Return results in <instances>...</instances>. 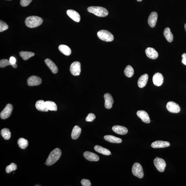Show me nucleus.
<instances>
[{"mask_svg": "<svg viewBox=\"0 0 186 186\" xmlns=\"http://www.w3.org/2000/svg\"><path fill=\"white\" fill-rule=\"evenodd\" d=\"M62 155V151L59 148H56L52 151L46 161V165L51 166L55 164L60 159Z\"/></svg>", "mask_w": 186, "mask_h": 186, "instance_id": "nucleus-1", "label": "nucleus"}, {"mask_svg": "<svg viewBox=\"0 0 186 186\" xmlns=\"http://www.w3.org/2000/svg\"><path fill=\"white\" fill-rule=\"evenodd\" d=\"M43 22L42 19L37 16H31L28 17L25 21L26 25L30 28H34L38 27Z\"/></svg>", "mask_w": 186, "mask_h": 186, "instance_id": "nucleus-2", "label": "nucleus"}, {"mask_svg": "<svg viewBox=\"0 0 186 186\" xmlns=\"http://www.w3.org/2000/svg\"><path fill=\"white\" fill-rule=\"evenodd\" d=\"M87 10L89 12L99 17H105L109 14L106 9L99 6H91L88 8Z\"/></svg>", "mask_w": 186, "mask_h": 186, "instance_id": "nucleus-3", "label": "nucleus"}, {"mask_svg": "<svg viewBox=\"0 0 186 186\" xmlns=\"http://www.w3.org/2000/svg\"><path fill=\"white\" fill-rule=\"evenodd\" d=\"M98 38L106 42H111L114 40V36L111 32L107 30H102L97 33Z\"/></svg>", "mask_w": 186, "mask_h": 186, "instance_id": "nucleus-4", "label": "nucleus"}, {"mask_svg": "<svg viewBox=\"0 0 186 186\" xmlns=\"http://www.w3.org/2000/svg\"><path fill=\"white\" fill-rule=\"evenodd\" d=\"M132 173L136 177L142 179L144 176V172L142 166L138 163H134L132 168Z\"/></svg>", "mask_w": 186, "mask_h": 186, "instance_id": "nucleus-5", "label": "nucleus"}, {"mask_svg": "<svg viewBox=\"0 0 186 186\" xmlns=\"http://www.w3.org/2000/svg\"><path fill=\"white\" fill-rule=\"evenodd\" d=\"M154 164L157 169L160 172L164 171L166 166L165 161L163 159L157 157L154 160Z\"/></svg>", "mask_w": 186, "mask_h": 186, "instance_id": "nucleus-6", "label": "nucleus"}, {"mask_svg": "<svg viewBox=\"0 0 186 186\" xmlns=\"http://www.w3.org/2000/svg\"><path fill=\"white\" fill-rule=\"evenodd\" d=\"M70 71L73 75L78 76L81 72V64L78 62H75L71 64Z\"/></svg>", "mask_w": 186, "mask_h": 186, "instance_id": "nucleus-7", "label": "nucleus"}, {"mask_svg": "<svg viewBox=\"0 0 186 186\" xmlns=\"http://www.w3.org/2000/svg\"><path fill=\"white\" fill-rule=\"evenodd\" d=\"M166 108L171 113H178L180 111L179 106L173 101L168 102L166 105Z\"/></svg>", "mask_w": 186, "mask_h": 186, "instance_id": "nucleus-8", "label": "nucleus"}, {"mask_svg": "<svg viewBox=\"0 0 186 186\" xmlns=\"http://www.w3.org/2000/svg\"><path fill=\"white\" fill-rule=\"evenodd\" d=\"M12 106L10 104H8L5 108L0 114V116L2 119H6L10 116L12 111Z\"/></svg>", "mask_w": 186, "mask_h": 186, "instance_id": "nucleus-9", "label": "nucleus"}, {"mask_svg": "<svg viewBox=\"0 0 186 186\" xmlns=\"http://www.w3.org/2000/svg\"><path fill=\"white\" fill-rule=\"evenodd\" d=\"M27 84L29 86H37L42 83V79L38 77L33 75L27 79Z\"/></svg>", "mask_w": 186, "mask_h": 186, "instance_id": "nucleus-10", "label": "nucleus"}, {"mask_svg": "<svg viewBox=\"0 0 186 186\" xmlns=\"http://www.w3.org/2000/svg\"><path fill=\"white\" fill-rule=\"evenodd\" d=\"M153 84L156 86H159L163 84V77L161 73L157 72L153 75L152 79Z\"/></svg>", "mask_w": 186, "mask_h": 186, "instance_id": "nucleus-11", "label": "nucleus"}, {"mask_svg": "<svg viewBox=\"0 0 186 186\" xmlns=\"http://www.w3.org/2000/svg\"><path fill=\"white\" fill-rule=\"evenodd\" d=\"M105 100V107L106 108L109 109L111 108L112 105L114 103V99L111 94L109 93H106L104 96Z\"/></svg>", "mask_w": 186, "mask_h": 186, "instance_id": "nucleus-12", "label": "nucleus"}, {"mask_svg": "<svg viewBox=\"0 0 186 186\" xmlns=\"http://www.w3.org/2000/svg\"><path fill=\"white\" fill-rule=\"evenodd\" d=\"M137 116L141 119L143 122L149 124L150 122V117L148 114L144 110H139L137 113Z\"/></svg>", "mask_w": 186, "mask_h": 186, "instance_id": "nucleus-13", "label": "nucleus"}, {"mask_svg": "<svg viewBox=\"0 0 186 186\" xmlns=\"http://www.w3.org/2000/svg\"><path fill=\"white\" fill-rule=\"evenodd\" d=\"M67 14L68 16L75 22L78 23L81 21V16L78 13L73 10H67Z\"/></svg>", "mask_w": 186, "mask_h": 186, "instance_id": "nucleus-14", "label": "nucleus"}, {"mask_svg": "<svg viewBox=\"0 0 186 186\" xmlns=\"http://www.w3.org/2000/svg\"><path fill=\"white\" fill-rule=\"evenodd\" d=\"M158 15L157 13L152 12L149 17L148 19V24L151 27H154L157 21Z\"/></svg>", "mask_w": 186, "mask_h": 186, "instance_id": "nucleus-15", "label": "nucleus"}, {"mask_svg": "<svg viewBox=\"0 0 186 186\" xmlns=\"http://www.w3.org/2000/svg\"><path fill=\"white\" fill-rule=\"evenodd\" d=\"M145 53L147 56L151 59H155L158 57V53L152 48L148 47L147 48Z\"/></svg>", "mask_w": 186, "mask_h": 186, "instance_id": "nucleus-16", "label": "nucleus"}, {"mask_svg": "<svg viewBox=\"0 0 186 186\" xmlns=\"http://www.w3.org/2000/svg\"><path fill=\"white\" fill-rule=\"evenodd\" d=\"M170 146L169 142L163 141H157L152 143L151 146L154 148H160L167 147Z\"/></svg>", "mask_w": 186, "mask_h": 186, "instance_id": "nucleus-17", "label": "nucleus"}, {"mask_svg": "<svg viewBox=\"0 0 186 186\" xmlns=\"http://www.w3.org/2000/svg\"><path fill=\"white\" fill-rule=\"evenodd\" d=\"M83 156L88 160L90 161H98L99 157L98 155L94 153L86 151L83 153Z\"/></svg>", "mask_w": 186, "mask_h": 186, "instance_id": "nucleus-18", "label": "nucleus"}, {"mask_svg": "<svg viewBox=\"0 0 186 186\" xmlns=\"http://www.w3.org/2000/svg\"><path fill=\"white\" fill-rule=\"evenodd\" d=\"M112 130L114 133L122 135H126L128 132V130L126 127L120 125H115L113 126L112 127Z\"/></svg>", "mask_w": 186, "mask_h": 186, "instance_id": "nucleus-19", "label": "nucleus"}, {"mask_svg": "<svg viewBox=\"0 0 186 186\" xmlns=\"http://www.w3.org/2000/svg\"><path fill=\"white\" fill-rule=\"evenodd\" d=\"M148 79V75L146 73L140 76L138 81V85L139 87L140 88L144 87L147 83Z\"/></svg>", "mask_w": 186, "mask_h": 186, "instance_id": "nucleus-20", "label": "nucleus"}, {"mask_svg": "<svg viewBox=\"0 0 186 186\" xmlns=\"http://www.w3.org/2000/svg\"><path fill=\"white\" fill-rule=\"evenodd\" d=\"M45 62L47 66L50 69L52 72L54 74L58 72V69L57 67L52 60L48 59V58H47L45 59Z\"/></svg>", "mask_w": 186, "mask_h": 186, "instance_id": "nucleus-21", "label": "nucleus"}, {"mask_svg": "<svg viewBox=\"0 0 186 186\" xmlns=\"http://www.w3.org/2000/svg\"><path fill=\"white\" fill-rule=\"evenodd\" d=\"M36 107L38 111L42 112H48L49 110L46 107L45 102L43 100H40L36 103Z\"/></svg>", "mask_w": 186, "mask_h": 186, "instance_id": "nucleus-22", "label": "nucleus"}, {"mask_svg": "<svg viewBox=\"0 0 186 186\" xmlns=\"http://www.w3.org/2000/svg\"><path fill=\"white\" fill-rule=\"evenodd\" d=\"M104 138L107 141L112 143L119 144L122 142V140L120 138L111 135H105Z\"/></svg>", "mask_w": 186, "mask_h": 186, "instance_id": "nucleus-23", "label": "nucleus"}, {"mask_svg": "<svg viewBox=\"0 0 186 186\" xmlns=\"http://www.w3.org/2000/svg\"><path fill=\"white\" fill-rule=\"evenodd\" d=\"M81 129L78 125H75L71 133V138L73 140H76L78 138L81 133Z\"/></svg>", "mask_w": 186, "mask_h": 186, "instance_id": "nucleus-24", "label": "nucleus"}, {"mask_svg": "<svg viewBox=\"0 0 186 186\" xmlns=\"http://www.w3.org/2000/svg\"><path fill=\"white\" fill-rule=\"evenodd\" d=\"M163 34L164 37L168 42H172L174 39V36L171 31L170 28L168 27L165 28L164 30Z\"/></svg>", "mask_w": 186, "mask_h": 186, "instance_id": "nucleus-25", "label": "nucleus"}, {"mask_svg": "<svg viewBox=\"0 0 186 186\" xmlns=\"http://www.w3.org/2000/svg\"><path fill=\"white\" fill-rule=\"evenodd\" d=\"M94 149L97 152L103 155H109L111 154V152L109 150L100 146H94Z\"/></svg>", "mask_w": 186, "mask_h": 186, "instance_id": "nucleus-26", "label": "nucleus"}, {"mask_svg": "<svg viewBox=\"0 0 186 186\" xmlns=\"http://www.w3.org/2000/svg\"><path fill=\"white\" fill-rule=\"evenodd\" d=\"M59 49L65 55L68 56L71 55V51L70 48L66 45H60L59 46Z\"/></svg>", "mask_w": 186, "mask_h": 186, "instance_id": "nucleus-27", "label": "nucleus"}, {"mask_svg": "<svg viewBox=\"0 0 186 186\" xmlns=\"http://www.w3.org/2000/svg\"><path fill=\"white\" fill-rule=\"evenodd\" d=\"M19 55L23 60H27L33 57L34 53L31 52L21 51L19 53Z\"/></svg>", "mask_w": 186, "mask_h": 186, "instance_id": "nucleus-28", "label": "nucleus"}, {"mask_svg": "<svg viewBox=\"0 0 186 186\" xmlns=\"http://www.w3.org/2000/svg\"><path fill=\"white\" fill-rule=\"evenodd\" d=\"M48 109L51 111H56L57 110V105L53 102L48 101L45 102Z\"/></svg>", "mask_w": 186, "mask_h": 186, "instance_id": "nucleus-29", "label": "nucleus"}, {"mask_svg": "<svg viewBox=\"0 0 186 186\" xmlns=\"http://www.w3.org/2000/svg\"><path fill=\"white\" fill-rule=\"evenodd\" d=\"M9 65L12 66L13 67L16 68L17 67V65L16 64H12L11 63L10 60L6 59H1L0 61V67L1 68H3Z\"/></svg>", "mask_w": 186, "mask_h": 186, "instance_id": "nucleus-30", "label": "nucleus"}, {"mask_svg": "<svg viewBox=\"0 0 186 186\" xmlns=\"http://www.w3.org/2000/svg\"><path fill=\"white\" fill-rule=\"evenodd\" d=\"M134 73L133 69L130 65H128L125 68L124 71V74L126 77L130 78L133 76Z\"/></svg>", "mask_w": 186, "mask_h": 186, "instance_id": "nucleus-31", "label": "nucleus"}, {"mask_svg": "<svg viewBox=\"0 0 186 186\" xmlns=\"http://www.w3.org/2000/svg\"><path fill=\"white\" fill-rule=\"evenodd\" d=\"M18 144L19 147L24 149L27 147L29 145V142L27 140L23 138H20L18 140Z\"/></svg>", "mask_w": 186, "mask_h": 186, "instance_id": "nucleus-32", "label": "nucleus"}, {"mask_svg": "<svg viewBox=\"0 0 186 186\" xmlns=\"http://www.w3.org/2000/svg\"><path fill=\"white\" fill-rule=\"evenodd\" d=\"M1 135L2 137L6 140H8L11 137V133L8 129L4 128L1 131Z\"/></svg>", "mask_w": 186, "mask_h": 186, "instance_id": "nucleus-33", "label": "nucleus"}, {"mask_svg": "<svg viewBox=\"0 0 186 186\" xmlns=\"http://www.w3.org/2000/svg\"><path fill=\"white\" fill-rule=\"evenodd\" d=\"M17 168V166L16 164L12 163L6 167V171L7 174H9V173L12 172V171L16 170Z\"/></svg>", "mask_w": 186, "mask_h": 186, "instance_id": "nucleus-34", "label": "nucleus"}, {"mask_svg": "<svg viewBox=\"0 0 186 186\" xmlns=\"http://www.w3.org/2000/svg\"><path fill=\"white\" fill-rule=\"evenodd\" d=\"M8 26L3 21H0V32H1L8 29Z\"/></svg>", "mask_w": 186, "mask_h": 186, "instance_id": "nucleus-35", "label": "nucleus"}, {"mask_svg": "<svg viewBox=\"0 0 186 186\" xmlns=\"http://www.w3.org/2000/svg\"><path fill=\"white\" fill-rule=\"evenodd\" d=\"M96 118V116L94 114L90 113L88 114L86 118V121L87 122H92Z\"/></svg>", "mask_w": 186, "mask_h": 186, "instance_id": "nucleus-36", "label": "nucleus"}, {"mask_svg": "<svg viewBox=\"0 0 186 186\" xmlns=\"http://www.w3.org/2000/svg\"><path fill=\"white\" fill-rule=\"evenodd\" d=\"M32 0H21L20 4L23 7H26L29 5Z\"/></svg>", "mask_w": 186, "mask_h": 186, "instance_id": "nucleus-37", "label": "nucleus"}, {"mask_svg": "<svg viewBox=\"0 0 186 186\" xmlns=\"http://www.w3.org/2000/svg\"><path fill=\"white\" fill-rule=\"evenodd\" d=\"M81 184L83 186H91V183L88 179H83L81 181Z\"/></svg>", "mask_w": 186, "mask_h": 186, "instance_id": "nucleus-38", "label": "nucleus"}, {"mask_svg": "<svg viewBox=\"0 0 186 186\" xmlns=\"http://www.w3.org/2000/svg\"><path fill=\"white\" fill-rule=\"evenodd\" d=\"M10 61L11 63L12 64H16V58L14 57H10Z\"/></svg>", "mask_w": 186, "mask_h": 186, "instance_id": "nucleus-39", "label": "nucleus"}, {"mask_svg": "<svg viewBox=\"0 0 186 186\" xmlns=\"http://www.w3.org/2000/svg\"><path fill=\"white\" fill-rule=\"evenodd\" d=\"M182 62L184 64L186 65V57L182 58Z\"/></svg>", "mask_w": 186, "mask_h": 186, "instance_id": "nucleus-40", "label": "nucleus"}, {"mask_svg": "<svg viewBox=\"0 0 186 186\" xmlns=\"http://www.w3.org/2000/svg\"><path fill=\"white\" fill-rule=\"evenodd\" d=\"M182 58L186 57V53H183V54L182 55Z\"/></svg>", "mask_w": 186, "mask_h": 186, "instance_id": "nucleus-41", "label": "nucleus"}, {"mask_svg": "<svg viewBox=\"0 0 186 186\" xmlns=\"http://www.w3.org/2000/svg\"><path fill=\"white\" fill-rule=\"evenodd\" d=\"M185 28L186 32V23L185 25Z\"/></svg>", "mask_w": 186, "mask_h": 186, "instance_id": "nucleus-42", "label": "nucleus"}, {"mask_svg": "<svg viewBox=\"0 0 186 186\" xmlns=\"http://www.w3.org/2000/svg\"><path fill=\"white\" fill-rule=\"evenodd\" d=\"M137 1H138L140 2V1H142V0H137Z\"/></svg>", "mask_w": 186, "mask_h": 186, "instance_id": "nucleus-43", "label": "nucleus"}, {"mask_svg": "<svg viewBox=\"0 0 186 186\" xmlns=\"http://www.w3.org/2000/svg\"><path fill=\"white\" fill-rule=\"evenodd\" d=\"M7 1H11V0H7Z\"/></svg>", "mask_w": 186, "mask_h": 186, "instance_id": "nucleus-44", "label": "nucleus"}]
</instances>
